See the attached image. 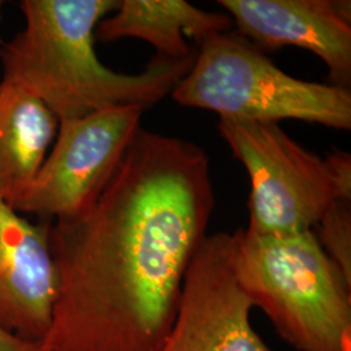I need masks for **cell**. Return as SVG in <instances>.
Masks as SVG:
<instances>
[{
  "label": "cell",
  "instance_id": "cell-10",
  "mask_svg": "<svg viewBox=\"0 0 351 351\" xmlns=\"http://www.w3.org/2000/svg\"><path fill=\"white\" fill-rule=\"evenodd\" d=\"M228 13L207 12L185 0H121L95 29V39L112 42L137 38L152 45L156 55L182 59L193 51L186 38L201 45L232 29Z\"/></svg>",
  "mask_w": 351,
  "mask_h": 351
},
{
  "label": "cell",
  "instance_id": "cell-8",
  "mask_svg": "<svg viewBox=\"0 0 351 351\" xmlns=\"http://www.w3.org/2000/svg\"><path fill=\"white\" fill-rule=\"evenodd\" d=\"M237 33L258 49L294 46L326 64L333 85H351L349 0H219Z\"/></svg>",
  "mask_w": 351,
  "mask_h": 351
},
{
  "label": "cell",
  "instance_id": "cell-4",
  "mask_svg": "<svg viewBox=\"0 0 351 351\" xmlns=\"http://www.w3.org/2000/svg\"><path fill=\"white\" fill-rule=\"evenodd\" d=\"M198 46L190 71L171 94L178 104L213 111L220 119L300 120L350 130L349 88L285 73L237 32L215 34Z\"/></svg>",
  "mask_w": 351,
  "mask_h": 351
},
{
  "label": "cell",
  "instance_id": "cell-11",
  "mask_svg": "<svg viewBox=\"0 0 351 351\" xmlns=\"http://www.w3.org/2000/svg\"><path fill=\"white\" fill-rule=\"evenodd\" d=\"M59 119L25 88L0 82V199L23 197L45 162Z\"/></svg>",
  "mask_w": 351,
  "mask_h": 351
},
{
  "label": "cell",
  "instance_id": "cell-13",
  "mask_svg": "<svg viewBox=\"0 0 351 351\" xmlns=\"http://www.w3.org/2000/svg\"><path fill=\"white\" fill-rule=\"evenodd\" d=\"M339 199L351 201V155L346 151L335 150L326 155Z\"/></svg>",
  "mask_w": 351,
  "mask_h": 351
},
{
  "label": "cell",
  "instance_id": "cell-2",
  "mask_svg": "<svg viewBox=\"0 0 351 351\" xmlns=\"http://www.w3.org/2000/svg\"><path fill=\"white\" fill-rule=\"evenodd\" d=\"M120 0H23L25 27L0 49L3 81L45 103L59 121L114 107L149 110L186 75V58L156 55L136 73H119L95 52V29Z\"/></svg>",
  "mask_w": 351,
  "mask_h": 351
},
{
  "label": "cell",
  "instance_id": "cell-9",
  "mask_svg": "<svg viewBox=\"0 0 351 351\" xmlns=\"http://www.w3.org/2000/svg\"><path fill=\"white\" fill-rule=\"evenodd\" d=\"M51 223L33 224L0 199V326L30 342L47 337L58 295Z\"/></svg>",
  "mask_w": 351,
  "mask_h": 351
},
{
  "label": "cell",
  "instance_id": "cell-1",
  "mask_svg": "<svg viewBox=\"0 0 351 351\" xmlns=\"http://www.w3.org/2000/svg\"><path fill=\"white\" fill-rule=\"evenodd\" d=\"M215 207L197 143L139 129L86 213L51 223L49 351H159Z\"/></svg>",
  "mask_w": 351,
  "mask_h": 351
},
{
  "label": "cell",
  "instance_id": "cell-14",
  "mask_svg": "<svg viewBox=\"0 0 351 351\" xmlns=\"http://www.w3.org/2000/svg\"><path fill=\"white\" fill-rule=\"evenodd\" d=\"M0 351H49L43 342H30L0 326Z\"/></svg>",
  "mask_w": 351,
  "mask_h": 351
},
{
  "label": "cell",
  "instance_id": "cell-3",
  "mask_svg": "<svg viewBox=\"0 0 351 351\" xmlns=\"http://www.w3.org/2000/svg\"><path fill=\"white\" fill-rule=\"evenodd\" d=\"M234 269L254 307L298 351H351V281L313 230L236 232Z\"/></svg>",
  "mask_w": 351,
  "mask_h": 351
},
{
  "label": "cell",
  "instance_id": "cell-12",
  "mask_svg": "<svg viewBox=\"0 0 351 351\" xmlns=\"http://www.w3.org/2000/svg\"><path fill=\"white\" fill-rule=\"evenodd\" d=\"M315 226L322 247L351 281V201L335 199Z\"/></svg>",
  "mask_w": 351,
  "mask_h": 351
},
{
  "label": "cell",
  "instance_id": "cell-15",
  "mask_svg": "<svg viewBox=\"0 0 351 351\" xmlns=\"http://www.w3.org/2000/svg\"><path fill=\"white\" fill-rule=\"evenodd\" d=\"M1 4H3V3L0 1V20H1Z\"/></svg>",
  "mask_w": 351,
  "mask_h": 351
},
{
  "label": "cell",
  "instance_id": "cell-7",
  "mask_svg": "<svg viewBox=\"0 0 351 351\" xmlns=\"http://www.w3.org/2000/svg\"><path fill=\"white\" fill-rule=\"evenodd\" d=\"M234 255L236 232L202 241L159 351H271L251 326L254 304L239 285Z\"/></svg>",
  "mask_w": 351,
  "mask_h": 351
},
{
  "label": "cell",
  "instance_id": "cell-6",
  "mask_svg": "<svg viewBox=\"0 0 351 351\" xmlns=\"http://www.w3.org/2000/svg\"><path fill=\"white\" fill-rule=\"evenodd\" d=\"M141 107H114L59 121L52 149L14 204L20 213L53 221L93 207L141 129Z\"/></svg>",
  "mask_w": 351,
  "mask_h": 351
},
{
  "label": "cell",
  "instance_id": "cell-5",
  "mask_svg": "<svg viewBox=\"0 0 351 351\" xmlns=\"http://www.w3.org/2000/svg\"><path fill=\"white\" fill-rule=\"evenodd\" d=\"M219 132L250 178L247 233L281 237L313 230L339 199L326 158L302 147L277 123L220 119Z\"/></svg>",
  "mask_w": 351,
  "mask_h": 351
}]
</instances>
